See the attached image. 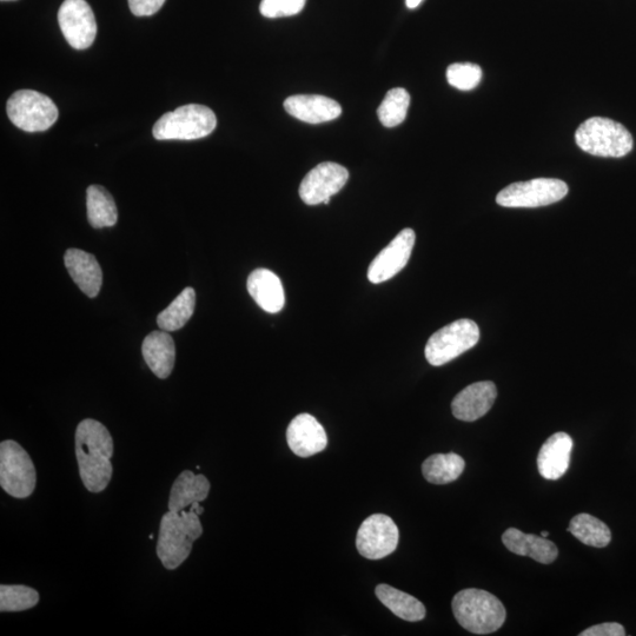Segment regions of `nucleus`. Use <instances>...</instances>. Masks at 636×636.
<instances>
[{"label":"nucleus","instance_id":"33","mask_svg":"<svg viewBox=\"0 0 636 636\" xmlns=\"http://www.w3.org/2000/svg\"><path fill=\"white\" fill-rule=\"evenodd\" d=\"M625 628L616 622L596 625L580 633V636H625Z\"/></svg>","mask_w":636,"mask_h":636},{"label":"nucleus","instance_id":"30","mask_svg":"<svg viewBox=\"0 0 636 636\" xmlns=\"http://www.w3.org/2000/svg\"><path fill=\"white\" fill-rule=\"evenodd\" d=\"M448 83L454 88L469 91L476 88L482 79V69L472 63H456L447 69Z\"/></svg>","mask_w":636,"mask_h":636},{"label":"nucleus","instance_id":"16","mask_svg":"<svg viewBox=\"0 0 636 636\" xmlns=\"http://www.w3.org/2000/svg\"><path fill=\"white\" fill-rule=\"evenodd\" d=\"M289 115L309 124H321L339 118L342 108L334 99L320 95H296L284 102Z\"/></svg>","mask_w":636,"mask_h":636},{"label":"nucleus","instance_id":"34","mask_svg":"<svg viewBox=\"0 0 636 636\" xmlns=\"http://www.w3.org/2000/svg\"><path fill=\"white\" fill-rule=\"evenodd\" d=\"M422 2L423 0H406L409 9H416Z\"/></svg>","mask_w":636,"mask_h":636},{"label":"nucleus","instance_id":"20","mask_svg":"<svg viewBox=\"0 0 636 636\" xmlns=\"http://www.w3.org/2000/svg\"><path fill=\"white\" fill-rule=\"evenodd\" d=\"M142 353L152 373L158 379H168L176 362L175 342L168 331H154L145 337Z\"/></svg>","mask_w":636,"mask_h":636},{"label":"nucleus","instance_id":"9","mask_svg":"<svg viewBox=\"0 0 636 636\" xmlns=\"http://www.w3.org/2000/svg\"><path fill=\"white\" fill-rule=\"evenodd\" d=\"M568 194V185L556 178H535L508 185L496 196L505 208H540L560 202Z\"/></svg>","mask_w":636,"mask_h":636},{"label":"nucleus","instance_id":"27","mask_svg":"<svg viewBox=\"0 0 636 636\" xmlns=\"http://www.w3.org/2000/svg\"><path fill=\"white\" fill-rule=\"evenodd\" d=\"M196 293L194 288H185L167 309L157 316L158 327L164 331L180 330L195 313Z\"/></svg>","mask_w":636,"mask_h":636},{"label":"nucleus","instance_id":"24","mask_svg":"<svg viewBox=\"0 0 636 636\" xmlns=\"http://www.w3.org/2000/svg\"><path fill=\"white\" fill-rule=\"evenodd\" d=\"M86 207H88V220L92 228L114 227L118 221V210L114 197L101 185H91L88 188Z\"/></svg>","mask_w":636,"mask_h":636},{"label":"nucleus","instance_id":"37","mask_svg":"<svg viewBox=\"0 0 636 636\" xmlns=\"http://www.w3.org/2000/svg\"><path fill=\"white\" fill-rule=\"evenodd\" d=\"M2 2H13V0H2Z\"/></svg>","mask_w":636,"mask_h":636},{"label":"nucleus","instance_id":"14","mask_svg":"<svg viewBox=\"0 0 636 636\" xmlns=\"http://www.w3.org/2000/svg\"><path fill=\"white\" fill-rule=\"evenodd\" d=\"M287 441L291 452L300 457H310L323 452L328 446V436L322 424L313 415L300 414L290 422Z\"/></svg>","mask_w":636,"mask_h":636},{"label":"nucleus","instance_id":"23","mask_svg":"<svg viewBox=\"0 0 636 636\" xmlns=\"http://www.w3.org/2000/svg\"><path fill=\"white\" fill-rule=\"evenodd\" d=\"M375 593L382 604L402 620L417 622L426 618V607L410 594L384 583L376 587Z\"/></svg>","mask_w":636,"mask_h":636},{"label":"nucleus","instance_id":"21","mask_svg":"<svg viewBox=\"0 0 636 636\" xmlns=\"http://www.w3.org/2000/svg\"><path fill=\"white\" fill-rule=\"evenodd\" d=\"M502 542L508 551L520 555L529 556L536 562L549 565L558 558V547L552 541L532 534H526L516 528H509L502 535Z\"/></svg>","mask_w":636,"mask_h":636},{"label":"nucleus","instance_id":"32","mask_svg":"<svg viewBox=\"0 0 636 636\" xmlns=\"http://www.w3.org/2000/svg\"><path fill=\"white\" fill-rule=\"evenodd\" d=\"M164 3L165 0H129L130 10L137 17L155 15Z\"/></svg>","mask_w":636,"mask_h":636},{"label":"nucleus","instance_id":"17","mask_svg":"<svg viewBox=\"0 0 636 636\" xmlns=\"http://www.w3.org/2000/svg\"><path fill=\"white\" fill-rule=\"evenodd\" d=\"M64 263L72 280L83 293L95 298L102 289L103 273L96 257L79 249H69L64 255Z\"/></svg>","mask_w":636,"mask_h":636},{"label":"nucleus","instance_id":"6","mask_svg":"<svg viewBox=\"0 0 636 636\" xmlns=\"http://www.w3.org/2000/svg\"><path fill=\"white\" fill-rule=\"evenodd\" d=\"M37 474L26 450L16 441L0 443V486L15 499H26L35 492Z\"/></svg>","mask_w":636,"mask_h":636},{"label":"nucleus","instance_id":"8","mask_svg":"<svg viewBox=\"0 0 636 636\" xmlns=\"http://www.w3.org/2000/svg\"><path fill=\"white\" fill-rule=\"evenodd\" d=\"M6 112L17 128L26 132L46 131L56 123L58 109L48 96L33 90H19L13 94Z\"/></svg>","mask_w":636,"mask_h":636},{"label":"nucleus","instance_id":"10","mask_svg":"<svg viewBox=\"0 0 636 636\" xmlns=\"http://www.w3.org/2000/svg\"><path fill=\"white\" fill-rule=\"evenodd\" d=\"M400 533L392 518L374 514L364 520L356 536L357 551L369 560H380L396 551Z\"/></svg>","mask_w":636,"mask_h":636},{"label":"nucleus","instance_id":"7","mask_svg":"<svg viewBox=\"0 0 636 636\" xmlns=\"http://www.w3.org/2000/svg\"><path fill=\"white\" fill-rule=\"evenodd\" d=\"M479 341V326L468 318H462L430 336L424 354L432 366L441 367L474 348Z\"/></svg>","mask_w":636,"mask_h":636},{"label":"nucleus","instance_id":"1","mask_svg":"<svg viewBox=\"0 0 636 636\" xmlns=\"http://www.w3.org/2000/svg\"><path fill=\"white\" fill-rule=\"evenodd\" d=\"M79 475L91 493H102L109 486L114 468V440L101 422L86 419L78 424L75 436Z\"/></svg>","mask_w":636,"mask_h":636},{"label":"nucleus","instance_id":"11","mask_svg":"<svg viewBox=\"0 0 636 636\" xmlns=\"http://www.w3.org/2000/svg\"><path fill=\"white\" fill-rule=\"evenodd\" d=\"M58 22L71 48L86 50L94 44L97 36L96 18L85 0H65L58 12Z\"/></svg>","mask_w":636,"mask_h":636},{"label":"nucleus","instance_id":"26","mask_svg":"<svg viewBox=\"0 0 636 636\" xmlns=\"http://www.w3.org/2000/svg\"><path fill=\"white\" fill-rule=\"evenodd\" d=\"M567 532L589 547L605 548L612 541L611 529L606 523L589 514L574 516Z\"/></svg>","mask_w":636,"mask_h":636},{"label":"nucleus","instance_id":"2","mask_svg":"<svg viewBox=\"0 0 636 636\" xmlns=\"http://www.w3.org/2000/svg\"><path fill=\"white\" fill-rule=\"evenodd\" d=\"M203 526L194 507L176 513L169 510L159 526L157 556L169 571H175L190 556L194 542L201 538Z\"/></svg>","mask_w":636,"mask_h":636},{"label":"nucleus","instance_id":"12","mask_svg":"<svg viewBox=\"0 0 636 636\" xmlns=\"http://www.w3.org/2000/svg\"><path fill=\"white\" fill-rule=\"evenodd\" d=\"M349 172L337 163H321L308 172L301 183V200L308 205L329 204L331 197L344 188Z\"/></svg>","mask_w":636,"mask_h":636},{"label":"nucleus","instance_id":"13","mask_svg":"<svg viewBox=\"0 0 636 636\" xmlns=\"http://www.w3.org/2000/svg\"><path fill=\"white\" fill-rule=\"evenodd\" d=\"M416 241L413 229H404L379 255L368 269V280L374 284L387 282L406 267Z\"/></svg>","mask_w":636,"mask_h":636},{"label":"nucleus","instance_id":"25","mask_svg":"<svg viewBox=\"0 0 636 636\" xmlns=\"http://www.w3.org/2000/svg\"><path fill=\"white\" fill-rule=\"evenodd\" d=\"M465 467L466 462L460 455L435 454L423 462L422 474L433 485H447L459 479Z\"/></svg>","mask_w":636,"mask_h":636},{"label":"nucleus","instance_id":"15","mask_svg":"<svg viewBox=\"0 0 636 636\" xmlns=\"http://www.w3.org/2000/svg\"><path fill=\"white\" fill-rule=\"evenodd\" d=\"M498 396V389L493 382L483 381L470 384L455 396L452 412L457 420L474 422L485 416Z\"/></svg>","mask_w":636,"mask_h":636},{"label":"nucleus","instance_id":"5","mask_svg":"<svg viewBox=\"0 0 636 636\" xmlns=\"http://www.w3.org/2000/svg\"><path fill=\"white\" fill-rule=\"evenodd\" d=\"M217 118L208 106L189 104L163 115L152 134L158 141H192L214 132Z\"/></svg>","mask_w":636,"mask_h":636},{"label":"nucleus","instance_id":"19","mask_svg":"<svg viewBox=\"0 0 636 636\" xmlns=\"http://www.w3.org/2000/svg\"><path fill=\"white\" fill-rule=\"evenodd\" d=\"M248 291L258 307L270 314H277L286 304V295L280 277L268 269H256L250 274Z\"/></svg>","mask_w":636,"mask_h":636},{"label":"nucleus","instance_id":"35","mask_svg":"<svg viewBox=\"0 0 636 636\" xmlns=\"http://www.w3.org/2000/svg\"><path fill=\"white\" fill-rule=\"evenodd\" d=\"M541 536H542V538H548L549 533L548 532H542Z\"/></svg>","mask_w":636,"mask_h":636},{"label":"nucleus","instance_id":"3","mask_svg":"<svg viewBox=\"0 0 636 636\" xmlns=\"http://www.w3.org/2000/svg\"><path fill=\"white\" fill-rule=\"evenodd\" d=\"M452 607L457 622L474 634L486 635L499 631L507 618L502 602L482 589L470 588L457 593Z\"/></svg>","mask_w":636,"mask_h":636},{"label":"nucleus","instance_id":"29","mask_svg":"<svg viewBox=\"0 0 636 636\" xmlns=\"http://www.w3.org/2000/svg\"><path fill=\"white\" fill-rule=\"evenodd\" d=\"M39 594L28 586H0V612H23L36 607Z\"/></svg>","mask_w":636,"mask_h":636},{"label":"nucleus","instance_id":"36","mask_svg":"<svg viewBox=\"0 0 636 636\" xmlns=\"http://www.w3.org/2000/svg\"><path fill=\"white\" fill-rule=\"evenodd\" d=\"M149 539H150V540H154V539H155V538H154V534H150Z\"/></svg>","mask_w":636,"mask_h":636},{"label":"nucleus","instance_id":"22","mask_svg":"<svg viewBox=\"0 0 636 636\" xmlns=\"http://www.w3.org/2000/svg\"><path fill=\"white\" fill-rule=\"evenodd\" d=\"M210 482L202 474H194L184 470L172 485L168 507L171 512L180 513L183 509L203 502L208 498Z\"/></svg>","mask_w":636,"mask_h":636},{"label":"nucleus","instance_id":"31","mask_svg":"<svg viewBox=\"0 0 636 636\" xmlns=\"http://www.w3.org/2000/svg\"><path fill=\"white\" fill-rule=\"evenodd\" d=\"M307 0H262L260 11L267 18H283L298 15Z\"/></svg>","mask_w":636,"mask_h":636},{"label":"nucleus","instance_id":"4","mask_svg":"<svg viewBox=\"0 0 636 636\" xmlns=\"http://www.w3.org/2000/svg\"><path fill=\"white\" fill-rule=\"evenodd\" d=\"M578 147L598 157L621 158L633 150V136L624 125L605 117L583 122L575 134Z\"/></svg>","mask_w":636,"mask_h":636},{"label":"nucleus","instance_id":"28","mask_svg":"<svg viewBox=\"0 0 636 636\" xmlns=\"http://www.w3.org/2000/svg\"><path fill=\"white\" fill-rule=\"evenodd\" d=\"M410 95L407 90L396 88L388 91L377 109V116L386 128H395L404 122L408 114Z\"/></svg>","mask_w":636,"mask_h":636},{"label":"nucleus","instance_id":"18","mask_svg":"<svg viewBox=\"0 0 636 636\" xmlns=\"http://www.w3.org/2000/svg\"><path fill=\"white\" fill-rule=\"evenodd\" d=\"M574 442L566 433H556L543 443L538 456V468L546 480L556 481L566 474Z\"/></svg>","mask_w":636,"mask_h":636}]
</instances>
